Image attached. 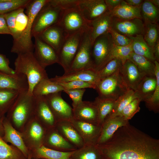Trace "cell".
<instances>
[{
	"instance_id": "59",
	"label": "cell",
	"mask_w": 159,
	"mask_h": 159,
	"mask_svg": "<svg viewBox=\"0 0 159 159\" xmlns=\"http://www.w3.org/2000/svg\"><path fill=\"white\" fill-rule=\"evenodd\" d=\"M31 159H34V158H32Z\"/></svg>"
},
{
	"instance_id": "11",
	"label": "cell",
	"mask_w": 159,
	"mask_h": 159,
	"mask_svg": "<svg viewBox=\"0 0 159 159\" xmlns=\"http://www.w3.org/2000/svg\"><path fill=\"white\" fill-rule=\"evenodd\" d=\"M89 23L77 6L64 11L58 24L69 35L87 29Z\"/></svg>"
},
{
	"instance_id": "19",
	"label": "cell",
	"mask_w": 159,
	"mask_h": 159,
	"mask_svg": "<svg viewBox=\"0 0 159 159\" xmlns=\"http://www.w3.org/2000/svg\"><path fill=\"white\" fill-rule=\"evenodd\" d=\"M68 35L57 24L47 29L37 37L53 48L58 54Z\"/></svg>"
},
{
	"instance_id": "46",
	"label": "cell",
	"mask_w": 159,
	"mask_h": 159,
	"mask_svg": "<svg viewBox=\"0 0 159 159\" xmlns=\"http://www.w3.org/2000/svg\"><path fill=\"white\" fill-rule=\"evenodd\" d=\"M57 83L60 85L64 90L86 88H92L95 89L96 88V85L95 84L82 81L74 80Z\"/></svg>"
},
{
	"instance_id": "55",
	"label": "cell",
	"mask_w": 159,
	"mask_h": 159,
	"mask_svg": "<svg viewBox=\"0 0 159 159\" xmlns=\"http://www.w3.org/2000/svg\"><path fill=\"white\" fill-rule=\"evenodd\" d=\"M4 118H0V137L1 138L3 137L4 134V129L3 124V121Z\"/></svg>"
},
{
	"instance_id": "13",
	"label": "cell",
	"mask_w": 159,
	"mask_h": 159,
	"mask_svg": "<svg viewBox=\"0 0 159 159\" xmlns=\"http://www.w3.org/2000/svg\"><path fill=\"white\" fill-rule=\"evenodd\" d=\"M112 28L118 33L127 37L144 36L145 24L142 19H124L114 17Z\"/></svg>"
},
{
	"instance_id": "8",
	"label": "cell",
	"mask_w": 159,
	"mask_h": 159,
	"mask_svg": "<svg viewBox=\"0 0 159 159\" xmlns=\"http://www.w3.org/2000/svg\"><path fill=\"white\" fill-rule=\"evenodd\" d=\"M92 43L89 27L85 31L79 47L68 73L77 71L93 68L91 58Z\"/></svg>"
},
{
	"instance_id": "6",
	"label": "cell",
	"mask_w": 159,
	"mask_h": 159,
	"mask_svg": "<svg viewBox=\"0 0 159 159\" xmlns=\"http://www.w3.org/2000/svg\"><path fill=\"white\" fill-rule=\"evenodd\" d=\"M114 45L109 32L100 36L94 41L92 48L91 58L93 68L97 72L112 59L111 55Z\"/></svg>"
},
{
	"instance_id": "3",
	"label": "cell",
	"mask_w": 159,
	"mask_h": 159,
	"mask_svg": "<svg viewBox=\"0 0 159 159\" xmlns=\"http://www.w3.org/2000/svg\"><path fill=\"white\" fill-rule=\"evenodd\" d=\"M14 65L15 73L26 77L29 86L27 93L29 95H33V90L37 84L43 79L48 77L45 69L38 62L33 52L18 54Z\"/></svg>"
},
{
	"instance_id": "25",
	"label": "cell",
	"mask_w": 159,
	"mask_h": 159,
	"mask_svg": "<svg viewBox=\"0 0 159 159\" xmlns=\"http://www.w3.org/2000/svg\"><path fill=\"white\" fill-rule=\"evenodd\" d=\"M114 19L111 11H107L93 20L89 22L92 44L98 37L109 32L112 27Z\"/></svg>"
},
{
	"instance_id": "9",
	"label": "cell",
	"mask_w": 159,
	"mask_h": 159,
	"mask_svg": "<svg viewBox=\"0 0 159 159\" xmlns=\"http://www.w3.org/2000/svg\"><path fill=\"white\" fill-rule=\"evenodd\" d=\"M47 130L34 115L26 122L20 132L29 151L43 145Z\"/></svg>"
},
{
	"instance_id": "58",
	"label": "cell",
	"mask_w": 159,
	"mask_h": 159,
	"mask_svg": "<svg viewBox=\"0 0 159 159\" xmlns=\"http://www.w3.org/2000/svg\"><path fill=\"white\" fill-rule=\"evenodd\" d=\"M46 159L43 158H39V159Z\"/></svg>"
},
{
	"instance_id": "16",
	"label": "cell",
	"mask_w": 159,
	"mask_h": 159,
	"mask_svg": "<svg viewBox=\"0 0 159 159\" xmlns=\"http://www.w3.org/2000/svg\"><path fill=\"white\" fill-rule=\"evenodd\" d=\"M34 98L35 117L47 130L55 127L57 121L44 96H39Z\"/></svg>"
},
{
	"instance_id": "41",
	"label": "cell",
	"mask_w": 159,
	"mask_h": 159,
	"mask_svg": "<svg viewBox=\"0 0 159 159\" xmlns=\"http://www.w3.org/2000/svg\"><path fill=\"white\" fill-rule=\"evenodd\" d=\"M145 30L144 39L149 47L153 49L155 44L159 40L158 24L145 23Z\"/></svg>"
},
{
	"instance_id": "39",
	"label": "cell",
	"mask_w": 159,
	"mask_h": 159,
	"mask_svg": "<svg viewBox=\"0 0 159 159\" xmlns=\"http://www.w3.org/2000/svg\"><path fill=\"white\" fill-rule=\"evenodd\" d=\"M23 153L14 145H9L0 137V159H27Z\"/></svg>"
},
{
	"instance_id": "20",
	"label": "cell",
	"mask_w": 159,
	"mask_h": 159,
	"mask_svg": "<svg viewBox=\"0 0 159 159\" xmlns=\"http://www.w3.org/2000/svg\"><path fill=\"white\" fill-rule=\"evenodd\" d=\"M72 109L73 118L99 124L97 110L94 102L82 101Z\"/></svg>"
},
{
	"instance_id": "21",
	"label": "cell",
	"mask_w": 159,
	"mask_h": 159,
	"mask_svg": "<svg viewBox=\"0 0 159 159\" xmlns=\"http://www.w3.org/2000/svg\"><path fill=\"white\" fill-rule=\"evenodd\" d=\"M119 72L128 87L134 91L141 80L145 76L139 72L135 64L129 59L122 63Z\"/></svg>"
},
{
	"instance_id": "49",
	"label": "cell",
	"mask_w": 159,
	"mask_h": 159,
	"mask_svg": "<svg viewBox=\"0 0 159 159\" xmlns=\"http://www.w3.org/2000/svg\"><path fill=\"white\" fill-rule=\"evenodd\" d=\"M54 4L63 11L77 6L79 0H52Z\"/></svg>"
},
{
	"instance_id": "53",
	"label": "cell",
	"mask_w": 159,
	"mask_h": 159,
	"mask_svg": "<svg viewBox=\"0 0 159 159\" xmlns=\"http://www.w3.org/2000/svg\"><path fill=\"white\" fill-rule=\"evenodd\" d=\"M153 51L155 60L159 62V40L156 42L153 48Z\"/></svg>"
},
{
	"instance_id": "7",
	"label": "cell",
	"mask_w": 159,
	"mask_h": 159,
	"mask_svg": "<svg viewBox=\"0 0 159 159\" xmlns=\"http://www.w3.org/2000/svg\"><path fill=\"white\" fill-rule=\"evenodd\" d=\"M119 70L110 76L100 79L97 82L95 90L98 97L115 100L129 88L122 79Z\"/></svg>"
},
{
	"instance_id": "52",
	"label": "cell",
	"mask_w": 159,
	"mask_h": 159,
	"mask_svg": "<svg viewBox=\"0 0 159 159\" xmlns=\"http://www.w3.org/2000/svg\"><path fill=\"white\" fill-rule=\"evenodd\" d=\"M122 0H105L109 11H112L119 6Z\"/></svg>"
},
{
	"instance_id": "22",
	"label": "cell",
	"mask_w": 159,
	"mask_h": 159,
	"mask_svg": "<svg viewBox=\"0 0 159 159\" xmlns=\"http://www.w3.org/2000/svg\"><path fill=\"white\" fill-rule=\"evenodd\" d=\"M50 79L56 83L80 80L92 83L96 85L100 79L97 72L91 68L64 74L62 76L56 75Z\"/></svg>"
},
{
	"instance_id": "5",
	"label": "cell",
	"mask_w": 159,
	"mask_h": 159,
	"mask_svg": "<svg viewBox=\"0 0 159 159\" xmlns=\"http://www.w3.org/2000/svg\"><path fill=\"white\" fill-rule=\"evenodd\" d=\"M64 11L48 0L36 16L32 26V37L38 36L49 28L59 23Z\"/></svg>"
},
{
	"instance_id": "47",
	"label": "cell",
	"mask_w": 159,
	"mask_h": 159,
	"mask_svg": "<svg viewBox=\"0 0 159 159\" xmlns=\"http://www.w3.org/2000/svg\"><path fill=\"white\" fill-rule=\"evenodd\" d=\"M85 91V89H72L64 90L63 92L66 93L71 99L73 109L82 101V97Z\"/></svg>"
},
{
	"instance_id": "32",
	"label": "cell",
	"mask_w": 159,
	"mask_h": 159,
	"mask_svg": "<svg viewBox=\"0 0 159 159\" xmlns=\"http://www.w3.org/2000/svg\"><path fill=\"white\" fill-rule=\"evenodd\" d=\"M156 85L155 76H145L136 87L135 91L141 101H144L150 97L154 91Z\"/></svg>"
},
{
	"instance_id": "26",
	"label": "cell",
	"mask_w": 159,
	"mask_h": 159,
	"mask_svg": "<svg viewBox=\"0 0 159 159\" xmlns=\"http://www.w3.org/2000/svg\"><path fill=\"white\" fill-rule=\"evenodd\" d=\"M55 128L65 139L77 149L85 145L84 141L70 121L57 122Z\"/></svg>"
},
{
	"instance_id": "35",
	"label": "cell",
	"mask_w": 159,
	"mask_h": 159,
	"mask_svg": "<svg viewBox=\"0 0 159 159\" xmlns=\"http://www.w3.org/2000/svg\"><path fill=\"white\" fill-rule=\"evenodd\" d=\"M137 98H138L135 91L132 89L128 88L124 94L115 100L112 110L107 118L119 115L123 108Z\"/></svg>"
},
{
	"instance_id": "18",
	"label": "cell",
	"mask_w": 159,
	"mask_h": 159,
	"mask_svg": "<svg viewBox=\"0 0 159 159\" xmlns=\"http://www.w3.org/2000/svg\"><path fill=\"white\" fill-rule=\"evenodd\" d=\"M43 145L49 149L65 152L74 151L77 149L65 139L55 127L47 130Z\"/></svg>"
},
{
	"instance_id": "54",
	"label": "cell",
	"mask_w": 159,
	"mask_h": 159,
	"mask_svg": "<svg viewBox=\"0 0 159 159\" xmlns=\"http://www.w3.org/2000/svg\"><path fill=\"white\" fill-rule=\"evenodd\" d=\"M125 1L129 5L133 6H138L141 5L143 0H125Z\"/></svg>"
},
{
	"instance_id": "17",
	"label": "cell",
	"mask_w": 159,
	"mask_h": 159,
	"mask_svg": "<svg viewBox=\"0 0 159 159\" xmlns=\"http://www.w3.org/2000/svg\"><path fill=\"white\" fill-rule=\"evenodd\" d=\"M77 6L88 22L109 11L105 0H79Z\"/></svg>"
},
{
	"instance_id": "10",
	"label": "cell",
	"mask_w": 159,
	"mask_h": 159,
	"mask_svg": "<svg viewBox=\"0 0 159 159\" xmlns=\"http://www.w3.org/2000/svg\"><path fill=\"white\" fill-rule=\"evenodd\" d=\"M86 29L68 35L58 53L59 64L63 68L64 73H66L69 69Z\"/></svg>"
},
{
	"instance_id": "51",
	"label": "cell",
	"mask_w": 159,
	"mask_h": 159,
	"mask_svg": "<svg viewBox=\"0 0 159 159\" xmlns=\"http://www.w3.org/2000/svg\"><path fill=\"white\" fill-rule=\"evenodd\" d=\"M0 34L11 35L4 14H0Z\"/></svg>"
},
{
	"instance_id": "12",
	"label": "cell",
	"mask_w": 159,
	"mask_h": 159,
	"mask_svg": "<svg viewBox=\"0 0 159 159\" xmlns=\"http://www.w3.org/2000/svg\"><path fill=\"white\" fill-rule=\"evenodd\" d=\"M61 92L53 93L44 96L57 122L71 121L73 118L72 108L62 98Z\"/></svg>"
},
{
	"instance_id": "48",
	"label": "cell",
	"mask_w": 159,
	"mask_h": 159,
	"mask_svg": "<svg viewBox=\"0 0 159 159\" xmlns=\"http://www.w3.org/2000/svg\"><path fill=\"white\" fill-rule=\"evenodd\" d=\"M111 35L114 45L117 46H125L130 45L131 39L128 37L121 34L110 28L109 31Z\"/></svg>"
},
{
	"instance_id": "28",
	"label": "cell",
	"mask_w": 159,
	"mask_h": 159,
	"mask_svg": "<svg viewBox=\"0 0 159 159\" xmlns=\"http://www.w3.org/2000/svg\"><path fill=\"white\" fill-rule=\"evenodd\" d=\"M114 17L121 19L135 18L142 19L141 14V6H133L122 0L120 5L111 11ZM143 20V19H142Z\"/></svg>"
},
{
	"instance_id": "1",
	"label": "cell",
	"mask_w": 159,
	"mask_h": 159,
	"mask_svg": "<svg viewBox=\"0 0 159 159\" xmlns=\"http://www.w3.org/2000/svg\"><path fill=\"white\" fill-rule=\"evenodd\" d=\"M103 159H159V140L128 122L106 143L97 145Z\"/></svg>"
},
{
	"instance_id": "33",
	"label": "cell",
	"mask_w": 159,
	"mask_h": 159,
	"mask_svg": "<svg viewBox=\"0 0 159 159\" xmlns=\"http://www.w3.org/2000/svg\"><path fill=\"white\" fill-rule=\"evenodd\" d=\"M128 59L135 64L139 72L145 76H155L154 62L133 52L130 54Z\"/></svg>"
},
{
	"instance_id": "57",
	"label": "cell",
	"mask_w": 159,
	"mask_h": 159,
	"mask_svg": "<svg viewBox=\"0 0 159 159\" xmlns=\"http://www.w3.org/2000/svg\"><path fill=\"white\" fill-rule=\"evenodd\" d=\"M32 158L30 152H29L27 159H31Z\"/></svg>"
},
{
	"instance_id": "14",
	"label": "cell",
	"mask_w": 159,
	"mask_h": 159,
	"mask_svg": "<svg viewBox=\"0 0 159 159\" xmlns=\"http://www.w3.org/2000/svg\"><path fill=\"white\" fill-rule=\"evenodd\" d=\"M34 56L44 68L55 63H59L58 54L55 50L38 37H34Z\"/></svg>"
},
{
	"instance_id": "34",
	"label": "cell",
	"mask_w": 159,
	"mask_h": 159,
	"mask_svg": "<svg viewBox=\"0 0 159 159\" xmlns=\"http://www.w3.org/2000/svg\"><path fill=\"white\" fill-rule=\"evenodd\" d=\"M19 93L12 89L0 88V118L6 116Z\"/></svg>"
},
{
	"instance_id": "42",
	"label": "cell",
	"mask_w": 159,
	"mask_h": 159,
	"mask_svg": "<svg viewBox=\"0 0 159 159\" xmlns=\"http://www.w3.org/2000/svg\"><path fill=\"white\" fill-rule=\"evenodd\" d=\"M31 0H0V14L20 8H25Z\"/></svg>"
},
{
	"instance_id": "24",
	"label": "cell",
	"mask_w": 159,
	"mask_h": 159,
	"mask_svg": "<svg viewBox=\"0 0 159 159\" xmlns=\"http://www.w3.org/2000/svg\"><path fill=\"white\" fill-rule=\"evenodd\" d=\"M3 124L4 134L2 139L6 143H10L18 148L27 158L29 152L24 143L20 132L13 126L6 116Z\"/></svg>"
},
{
	"instance_id": "15",
	"label": "cell",
	"mask_w": 159,
	"mask_h": 159,
	"mask_svg": "<svg viewBox=\"0 0 159 159\" xmlns=\"http://www.w3.org/2000/svg\"><path fill=\"white\" fill-rule=\"evenodd\" d=\"M70 121L82 139L85 145H96L101 131V125L74 118Z\"/></svg>"
},
{
	"instance_id": "38",
	"label": "cell",
	"mask_w": 159,
	"mask_h": 159,
	"mask_svg": "<svg viewBox=\"0 0 159 159\" xmlns=\"http://www.w3.org/2000/svg\"><path fill=\"white\" fill-rule=\"evenodd\" d=\"M159 11L158 7L148 0H144L141 5V14L145 23L158 24Z\"/></svg>"
},
{
	"instance_id": "36",
	"label": "cell",
	"mask_w": 159,
	"mask_h": 159,
	"mask_svg": "<svg viewBox=\"0 0 159 159\" xmlns=\"http://www.w3.org/2000/svg\"><path fill=\"white\" fill-rule=\"evenodd\" d=\"M115 100L109 99L96 97L94 102L97 108L98 123L102 125L111 112Z\"/></svg>"
},
{
	"instance_id": "56",
	"label": "cell",
	"mask_w": 159,
	"mask_h": 159,
	"mask_svg": "<svg viewBox=\"0 0 159 159\" xmlns=\"http://www.w3.org/2000/svg\"><path fill=\"white\" fill-rule=\"evenodd\" d=\"M149 1L152 3L155 6L159 7V0H148Z\"/></svg>"
},
{
	"instance_id": "23",
	"label": "cell",
	"mask_w": 159,
	"mask_h": 159,
	"mask_svg": "<svg viewBox=\"0 0 159 159\" xmlns=\"http://www.w3.org/2000/svg\"><path fill=\"white\" fill-rule=\"evenodd\" d=\"M128 122L129 121L125 120L120 115L106 118L101 125L100 135L96 145L107 142L119 128L126 125Z\"/></svg>"
},
{
	"instance_id": "45",
	"label": "cell",
	"mask_w": 159,
	"mask_h": 159,
	"mask_svg": "<svg viewBox=\"0 0 159 159\" xmlns=\"http://www.w3.org/2000/svg\"><path fill=\"white\" fill-rule=\"evenodd\" d=\"M141 102V100L139 98L134 99L123 108L119 115L122 117L125 120L129 121L140 111L139 105Z\"/></svg>"
},
{
	"instance_id": "44",
	"label": "cell",
	"mask_w": 159,
	"mask_h": 159,
	"mask_svg": "<svg viewBox=\"0 0 159 159\" xmlns=\"http://www.w3.org/2000/svg\"><path fill=\"white\" fill-rule=\"evenodd\" d=\"M132 52L131 44L128 46H120L114 45L111 55L112 59L116 58L120 60L122 63L128 59Z\"/></svg>"
},
{
	"instance_id": "29",
	"label": "cell",
	"mask_w": 159,
	"mask_h": 159,
	"mask_svg": "<svg viewBox=\"0 0 159 159\" xmlns=\"http://www.w3.org/2000/svg\"><path fill=\"white\" fill-rule=\"evenodd\" d=\"M127 37L132 41L131 45L132 52L136 54L143 56L154 62L155 59L153 49L148 44L143 35H138Z\"/></svg>"
},
{
	"instance_id": "40",
	"label": "cell",
	"mask_w": 159,
	"mask_h": 159,
	"mask_svg": "<svg viewBox=\"0 0 159 159\" xmlns=\"http://www.w3.org/2000/svg\"><path fill=\"white\" fill-rule=\"evenodd\" d=\"M155 75L156 79V85L155 90L153 94L145 100V105L148 109L155 113L159 112V63L155 60Z\"/></svg>"
},
{
	"instance_id": "50",
	"label": "cell",
	"mask_w": 159,
	"mask_h": 159,
	"mask_svg": "<svg viewBox=\"0 0 159 159\" xmlns=\"http://www.w3.org/2000/svg\"><path fill=\"white\" fill-rule=\"evenodd\" d=\"M9 61L6 56L0 54V72L10 74H15L14 69L9 66Z\"/></svg>"
},
{
	"instance_id": "27",
	"label": "cell",
	"mask_w": 159,
	"mask_h": 159,
	"mask_svg": "<svg viewBox=\"0 0 159 159\" xmlns=\"http://www.w3.org/2000/svg\"><path fill=\"white\" fill-rule=\"evenodd\" d=\"M28 87L25 75L16 73L10 74L0 72V88L12 89L20 92L28 91Z\"/></svg>"
},
{
	"instance_id": "37",
	"label": "cell",
	"mask_w": 159,
	"mask_h": 159,
	"mask_svg": "<svg viewBox=\"0 0 159 159\" xmlns=\"http://www.w3.org/2000/svg\"><path fill=\"white\" fill-rule=\"evenodd\" d=\"M71 159H103L96 145H85L75 151Z\"/></svg>"
},
{
	"instance_id": "43",
	"label": "cell",
	"mask_w": 159,
	"mask_h": 159,
	"mask_svg": "<svg viewBox=\"0 0 159 159\" xmlns=\"http://www.w3.org/2000/svg\"><path fill=\"white\" fill-rule=\"evenodd\" d=\"M122 62L120 60L114 58L109 61L102 69L97 72L100 79L110 76L121 67Z\"/></svg>"
},
{
	"instance_id": "31",
	"label": "cell",
	"mask_w": 159,
	"mask_h": 159,
	"mask_svg": "<svg viewBox=\"0 0 159 159\" xmlns=\"http://www.w3.org/2000/svg\"><path fill=\"white\" fill-rule=\"evenodd\" d=\"M64 90L60 85L52 81L48 77L43 79L36 85L33 90L32 95L34 97L45 96Z\"/></svg>"
},
{
	"instance_id": "4",
	"label": "cell",
	"mask_w": 159,
	"mask_h": 159,
	"mask_svg": "<svg viewBox=\"0 0 159 159\" xmlns=\"http://www.w3.org/2000/svg\"><path fill=\"white\" fill-rule=\"evenodd\" d=\"M27 92L19 93L6 116L13 126L20 132L34 115L35 98L28 95Z\"/></svg>"
},
{
	"instance_id": "30",
	"label": "cell",
	"mask_w": 159,
	"mask_h": 159,
	"mask_svg": "<svg viewBox=\"0 0 159 159\" xmlns=\"http://www.w3.org/2000/svg\"><path fill=\"white\" fill-rule=\"evenodd\" d=\"M74 151L69 152L61 151L49 149L42 145L37 149L29 152L32 158L35 159L41 158L71 159V157Z\"/></svg>"
},
{
	"instance_id": "2",
	"label": "cell",
	"mask_w": 159,
	"mask_h": 159,
	"mask_svg": "<svg viewBox=\"0 0 159 159\" xmlns=\"http://www.w3.org/2000/svg\"><path fill=\"white\" fill-rule=\"evenodd\" d=\"M44 6L38 0H31L24 8H20L4 14L9 29L13 38L11 50L18 54L33 52L32 29L35 17Z\"/></svg>"
}]
</instances>
